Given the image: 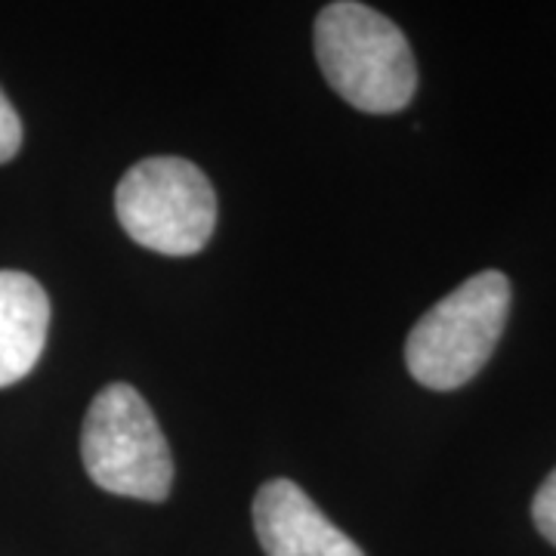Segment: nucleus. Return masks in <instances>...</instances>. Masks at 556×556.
Segmentation results:
<instances>
[{
	"label": "nucleus",
	"mask_w": 556,
	"mask_h": 556,
	"mask_svg": "<svg viewBox=\"0 0 556 556\" xmlns=\"http://www.w3.org/2000/svg\"><path fill=\"white\" fill-rule=\"evenodd\" d=\"M121 229L164 257H192L214 236L217 195L192 161L159 155L137 161L115 189Z\"/></svg>",
	"instance_id": "obj_4"
},
{
	"label": "nucleus",
	"mask_w": 556,
	"mask_h": 556,
	"mask_svg": "<svg viewBox=\"0 0 556 556\" xmlns=\"http://www.w3.org/2000/svg\"><path fill=\"white\" fill-rule=\"evenodd\" d=\"M254 529L266 556H365L291 479H269L260 485Z\"/></svg>",
	"instance_id": "obj_5"
},
{
	"label": "nucleus",
	"mask_w": 556,
	"mask_h": 556,
	"mask_svg": "<svg viewBox=\"0 0 556 556\" xmlns=\"http://www.w3.org/2000/svg\"><path fill=\"white\" fill-rule=\"evenodd\" d=\"M532 519L538 532L556 547V470L541 482L535 501H532Z\"/></svg>",
	"instance_id": "obj_7"
},
{
	"label": "nucleus",
	"mask_w": 556,
	"mask_h": 556,
	"mask_svg": "<svg viewBox=\"0 0 556 556\" xmlns=\"http://www.w3.org/2000/svg\"><path fill=\"white\" fill-rule=\"evenodd\" d=\"M50 331V298L38 278L0 269V390L28 378Z\"/></svg>",
	"instance_id": "obj_6"
},
{
	"label": "nucleus",
	"mask_w": 556,
	"mask_h": 556,
	"mask_svg": "<svg viewBox=\"0 0 556 556\" xmlns=\"http://www.w3.org/2000/svg\"><path fill=\"white\" fill-rule=\"evenodd\" d=\"M22 149V121L13 109V102L7 100V93L0 90V164L13 161Z\"/></svg>",
	"instance_id": "obj_8"
},
{
	"label": "nucleus",
	"mask_w": 556,
	"mask_h": 556,
	"mask_svg": "<svg viewBox=\"0 0 556 556\" xmlns=\"http://www.w3.org/2000/svg\"><path fill=\"white\" fill-rule=\"evenodd\" d=\"M510 316V278L485 269L457 285L417 318L405 340L408 375L427 387L448 393L477 378L495 353Z\"/></svg>",
	"instance_id": "obj_2"
},
{
	"label": "nucleus",
	"mask_w": 556,
	"mask_h": 556,
	"mask_svg": "<svg viewBox=\"0 0 556 556\" xmlns=\"http://www.w3.org/2000/svg\"><path fill=\"white\" fill-rule=\"evenodd\" d=\"M313 40L325 80L358 112L393 115L415 100V53L390 16L338 0L318 13Z\"/></svg>",
	"instance_id": "obj_1"
},
{
	"label": "nucleus",
	"mask_w": 556,
	"mask_h": 556,
	"mask_svg": "<svg viewBox=\"0 0 556 556\" xmlns=\"http://www.w3.org/2000/svg\"><path fill=\"white\" fill-rule=\"evenodd\" d=\"M80 460L102 492L159 504L174 485V457L149 402L130 383H109L90 402Z\"/></svg>",
	"instance_id": "obj_3"
}]
</instances>
